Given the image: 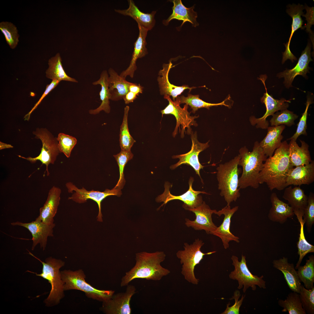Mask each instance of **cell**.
<instances>
[{
  "label": "cell",
  "instance_id": "obj_4",
  "mask_svg": "<svg viewBox=\"0 0 314 314\" xmlns=\"http://www.w3.org/2000/svg\"><path fill=\"white\" fill-rule=\"evenodd\" d=\"M240 158L239 154L229 161L219 164L216 169L220 195L224 197L227 205H230L233 201H236L240 196L239 175L241 170L238 168Z\"/></svg>",
  "mask_w": 314,
  "mask_h": 314
},
{
  "label": "cell",
  "instance_id": "obj_23",
  "mask_svg": "<svg viewBox=\"0 0 314 314\" xmlns=\"http://www.w3.org/2000/svg\"><path fill=\"white\" fill-rule=\"evenodd\" d=\"M174 66H172L171 61L168 64H163V69L159 72V76L158 77L157 81L160 94L164 96H171L172 97L173 101H174L178 96L181 94L185 90L189 89L190 91L196 87H189L186 85L178 86L171 84L168 79V74L170 69Z\"/></svg>",
  "mask_w": 314,
  "mask_h": 314
},
{
  "label": "cell",
  "instance_id": "obj_7",
  "mask_svg": "<svg viewBox=\"0 0 314 314\" xmlns=\"http://www.w3.org/2000/svg\"><path fill=\"white\" fill-rule=\"evenodd\" d=\"M60 273L64 291L80 290L84 292L87 297L103 302L110 299L114 293L113 290H99L91 286L85 281V275L81 270H65L60 272Z\"/></svg>",
  "mask_w": 314,
  "mask_h": 314
},
{
  "label": "cell",
  "instance_id": "obj_13",
  "mask_svg": "<svg viewBox=\"0 0 314 314\" xmlns=\"http://www.w3.org/2000/svg\"><path fill=\"white\" fill-rule=\"evenodd\" d=\"M136 290L134 286L128 284L125 292L114 294L110 299L103 302L102 311L107 314H131L130 301Z\"/></svg>",
  "mask_w": 314,
  "mask_h": 314
},
{
  "label": "cell",
  "instance_id": "obj_9",
  "mask_svg": "<svg viewBox=\"0 0 314 314\" xmlns=\"http://www.w3.org/2000/svg\"><path fill=\"white\" fill-rule=\"evenodd\" d=\"M33 133L35 135V138L40 139L42 143V147L40 154L34 158L30 157L26 158L20 155L18 156L31 163H34L37 160L40 161L42 164L46 165L47 175L48 176L49 174L48 166L50 164L54 163L60 152L58 147V140L46 129H38L33 132Z\"/></svg>",
  "mask_w": 314,
  "mask_h": 314
},
{
  "label": "cell",
  "instance_id": "obj_2",
  "mask_svg": "<svg viewBox=\"0 0 314 314\" xmlns=\"http://www.w3.org/2000/svg\"><path fill=\"white\" fill-rule=\"evenodd\" d=\"M165 257V254L162 251L152 253L144 251L136 254L135 264L122 278L121 286H127L137 279L159 281L168 275L170 272V270L161 265Z\"/></svg>",
  "mask_w": 314,
  "mask_h": 314
},
{
  "label": "cell",
  "instance_id": "obj_42",
  "mask_svg": "<svg viewBox=\"0 0 314 314\" xmlns=\"http://www.w3.org/2000/svg\"><path fill=\"white\" fill-rule=\"evenodd\" d=\"M133 156L131 151L122 150L118 154L113 155L118 166L119 172V179L115 187L121 190L123 187L125 183L124 173V167L128 162L132 158Z\"/></svg>",
  "mask_w": 314,
  "mask_h": 314
},
{
  "label": "cell",
  "instance_id": "obj_47",
  "mask_svg": "<svg viewBox=\"0 0 314 314\" xmlns=\"http://www.w3.org/2000/svg\"><path fill=\"white\" fill-rule=\"evenodd\" d=\"M240 296V292L238 290H236L234 293V295L230 299H234L235 301L234 304L231 307L229 306L230 304L229 302L226 305V308L223 313L221 314H239L240 308L241 306L243 300L245 297V295H242L241 299L238 300Z\"/></svg>",
  "mask_w": 314,
  "mask_h": 314
},
{
  "label": "cell",
  "instance_id": "obj_28",
  "mask_svg": "<svg viewBox=\"0 0 314 314\" xmlns=\"http://www.w3.org/2000/svg\"><path fill=\"white\" fill-rule=\"evenodd\" d=\"M129 7L126 9L115 10L117 12L125 16H129L134 19L138 23L148 31L154 26L156 21L154 19L156 11L150 13H145L141 11L132 0H128Z\"/></svg>",
  "mask_w": 314,
  "mask_h": 314
},
{
  "label": "cell",
  "instance_id": "obj_50",
  "mask_svg": "<svg viewBox=\"0 0 314 314\" xmlns=\"http://www.w3.org/2000/svg\"><path fill=\"white\" fill-rule=\"evenodd\" d=\"M143 88L140 84L132 83L129 87V91L134 93L138 96L140 93H142Z\"/></svg>",
  "mask_w": 314,
  "mask_h": 314
},
{
  "label": "cell",
  "instance_id": "obj_39",
  "mask_svg": "<svg viewBox=\"0 0 314 314\" xmlns=\"http://www.w3.org/2000/svg\"><path fill=\"white\" fill-rule=\"evenodd\" d=\"M299 222L300 225V233L297 246L299 257L295 268L297 269L300 265L303 258L307 254L314 252V246L309 243L305 238L304 228L305 223L303 220H301Z\"/></svg>",
  "mask_w": 314,
  "mask_h": 314
},
{
  "label": "cell",
  "instance_id": "obj_17",
  "mask_svg": "<svg viewBox=\"0 0 314 314\" xmlns=\"http://www.w3.org/2000/svg\"><path fill=\"white\" fill-rule=\"evenodd\" d=\"M11 224L13 226H18L24 227L31 233L32 236L33 244L31 249L33 250L38 244L41 248L44 250L46 247L47 238L49 237L53 236V229L55 224H48L35 220L31 222L24 223L17 221L13 222Z\"/></svg>",
  "mask_w": 314,
  "mask_h": 314
},
{
  "label": "cell",
  "instance_id": "obj_24",
  "mask_svg": "<svg viewBox=\"0 0 314 314\" xmlns=\"http://www.w3.org/2000/svg\"><path fill=\"white\" fill-rule=\"evenodd\" d=\"M314 181V161L302 166L293 167L288 173L286 187L291 185L300 186L309 185Z\"/></svg>",
  "mask_w": 314,
  "mask_h": 314
},
{
  "label": "cell",
  "instance_id": "obj_33",
  "mask_svg": "<svg viewBox=\"0 0 314 314\" xmlns=\"http://www.w3.org/2000/svg\"><path fill=\"white\" fill-rule=\"evenodd\" d=\"M108 77L107 72L106 70L102 72L99 79L92 83L94 85H100L101 89L99 95L101 103L100 106L94 109L89 110V113L92 115H96L103 110L107 113H110V96L108 89Z\"/></svg>",
  "mask_w": 314,
  "mask_h": 314
},
{
  "label": "cell",
  "instance_id": "obj_5",
  "mask_svg": "<svg viewBox=\"0 0 314 314\" xmlns=\"http://www.w3.org/2000/svg\"><path fill=\"white\" fill-rule=\"evenodd\" d=\"M28 254L39 260L43 265L42 273L40 274L27 271L35 274L47 280L51 285V289L47 297L44 302L45 306L50 307L58 304L60 300L64 297L63 283L62 280L60 268L65 265L62 260L49 257L45 260V262L42 261L34 255L30 251Z\"/></svg>",
  "mask_w": 314,
  "mask_h": 314
},
{
  "label": "cell",
  "instance_id": "obj_36",
  "mask_svg": "<svg viewBox=\"0 0 314 314\" xmlns=\"http://www.w3.org/2000/svg\"><path fill=\"white\" fill-rule=\"evenodd\" d=\"M279 305L283 309V312H288L289 314H306L301 301L299 294L292 292L289 293L284 300L280 299Z\"/></svg>",
  "mask_w": 314,
  "mask_h": 314
},
{
  "label": "cell",
  "instance_id": "obj_26",
  "mask_svg": "<svg viewBox=\"0 0 314 314\" xmlns=\"http://www.w3.org/2000/svg\"><path fill=\"white\" fill-rule=\"evenodd\" d=\"M273 267L283 274L287 285L291 290L299 293L301 286L297 272L293 263H288L287 258L283 257L272 262Z\"/></svg>",
  "mask_w": 314,
  "mask_h": 314
},
{
  "label": "cell",
  "instance_id": "obj_44",
  "mask_svg": "<svg viewBox=\"0 0 314 314\" xmlns=\"http://www.w3.org/2000/svg\"><path fill=\"white\" fill-rule=\"evenodd\" d=\"M57 139L58 142V147L59 151L63 153L67 158H69L72 149L76 144V139L72 136L60 133Z\"/></svg>",
  "mask_w": 314,
  "mask_h": 314
},
{
  "label": "cell",
  "instance_id": "obj_46",
  "mask_svg": "<svg viewBox=\"0 0 314 314\" xmlns=\"http://www.w3.org/2000/svg\"><path fill=\"white\" fill-rule=\"evenodd\" d=\"M313 103L311 98L307 97L306 104V108L299 122L297 124V128L295 133L288 140H293L296 141L297 138L301 135H307V119L308 115V110L310 104Z\"/></svg>",
  "mask_w": 314,
  "mask_h": 314
},
{
  "label": "cell",
  "instance_id": "obj_25",
  "mask_svg": "<svg viewBox=\"0 0 314 314\" xmlns=\"http://www.w3.org/2000/svg\"><path fill=\"white\" fill-rule=\"evenodd\" d=\"M286 11L288 14L292 18V21L290 37L288 42L284 44L286 47V50L283 53L282 64L288 59L291 60L292 62H293L294 60L297 59L290 50V42L295 32L299 28L303 29V27L302 25L303 21L301 16L303 14V10L304 8V6L299 4L297 5L293 4L292 5H289Z\"/></svg>",
  "mask_w": 314,
  "mask_h": 314
},
{
  "label": "cell",
  "instance_id": "obj_52",
  "mask_svg": "<svg viewBox=\"0 0 314 314\" xmlns=\"http://www.w3.org/2000/svg\"><path fill=\"white\" fill-rule=\"evenodd\" d=\"M13 147V146L10 144H8L0 142V149L2 150L7 148H10Z\"/></svg>",
  "mask_w": 314,
  "mask_h": 314
},
{
  "label": "cell",
  "instance_id": "obj_38",
  "mask_svg": "<svg viewBox=\"0 0 314 314\" xmlns=\"http://www.w3.org/2000/svg\"><path fill=\"white\" fill-rule=\"evenodd\" d=\"M129 107L126 106L124 109V115L120 126L119 141L122 150L131 151V149L135 141L131 135L128 129V116Z\"/></svg>",
  "mask_w": 314,
  "mask_h": 314
},
{
  "label": "cell",
  "instance_id": "obj_6",
  "mask_svg": "<svg viewBox=\"0 0 314 314\" xmlns=\"http://www.w3.org/2000/svg\"><path fill=\"white\" fill-rule=\"evenodd\" d=\"M204 244L203 241L199 238L195 239L191 244L185 242L184 249L179 250L176 254V257L180 260L182 265L181 274L186 281L194 285L198 284L199 280L195 277L194 274L196 266L199 263L204 256L216 252L213 251L203 253L201 249Z\"/></svg>",
  "mask_w": 314,
  "mask_h": 314
},
{
  "label": "cell",
  "instance_id": "obj_3",
  "mask_svg": "<svg viewBox=\"0 0 314 314\" xmlns=\"http://www.w3.org/2000/svg\"><path fill=\"white\" fill-rule=\"evenodd\" d=\"M240 158L238 165L242 168V174L239 179V187L245 189L251 187L257 189L259 186L260 172L267 157L265 155L259 143L255 142L252 151H249L245 146L239 150Z\"/></svg>",
  "mask_w": 314,
  "mask_h": 314
},
{
  "label": "cell",
  "instance_id": "obj_48",
  "mask_svg": "<svg viewBox=\"0 0 314 314\" xmlns=\"http://www.w3.org/2000/svg\"><path fill=\"white\" fill-rule=\"evenodd\" d=\"M60 81L56 80H52L50 84L47 85L45 90L43 94L40 99L39 101L35 104V106L30 111L24 116L25 120H28L29 119L30 115L33 111H34L37 107L38 106L41 102L42 101L51 90L53 89L59 83Z\"/></svg>",
  "mask_w": 314,
  "mask_h": 314
},
{
  "label": "cell",
  "instance_id": "obj_22",
  "mask_svg": "<svg viewBox=\"0 0 314 314\" xmlns=\"http://www.w3.org/2000/svg\"><path fill=\"white\" fill-rule=\"evenodd\" d=\"M138 26L139 34L134 43V49L130 64L128 68L122 71L119 75L124 79L128 76L133 78L135 72L137 68L136 65L137 60L139 58L144 57L148 53L146 47V38L148 31L139 24H138Z\"/></svg>",
  "mask_w": 314,
  "mask_h": 314
},
{
  "label": "cell",
  "instance_id": "obj_32",
  "mask_svg": "<svg viewBox=\"0 0 314 314\" xmlns=\"http://www.w3.org/2000/svg\"><path fill=\"white\" fill-rule=\"evenodd\" d=\"M289 144V155L290 163L293 167L308 164L311 161L308 144L300 140L301 144L299 147L296 141L290 140Z\"/></svg>",
  "mask_w": 314,
  "mask_h": 314
},
{
  "label": "cell",
  "instance_id": "obj_19",
  "mask_svg": "<svg viewBox=\"0 0 314 314\" xmlns=\"http://www.w3.org/2000/svg\"><path fill=\"white\" fill-rule=\"evenodd\" d=\"M238 206H236L231 208L230 205H226L221 210L216 211L214 214L219 216L224 215L222 224L217 227L212 234L219 237L222 240L224 248L229 247V242L233 241L237 243L240 242L239 238L234 235L230 230L231 219L234 214L238 210Z\"/></svg>",
  "mask_w": 314,
  "mask_h": 314
},
{
  "label": "cell",
  "instance_id": "obj_45",
  "mask_svg": "<svg viewBox=\"0 0 314 314\" xmlns=\"http://www.w3.org/2000/svg\"><path fill=\"white\" fill-rule=\"evenodd\" d=\"M308 231L310 233L314 223V194L311 192L308 197V204L303 216Z\"/></svg>",
  "mask_w": 314,
  "mask_h": 314
},
{
  "label": "cell",
  "instance_id": "obj_14",
  "mask_svg": "<svg viewBox=\"0 0 314 314\" xmlns=\"http://www.w3.org/2000/svg\"><path fill=\"white\" fill-rule=\"evenodd\" d=\"M186 210L194 213L196 216L194 220L185 219V224L187 227L196 230H204L208 234H212L216 230L217 226L213 222L212 215L217 210L211 209L205 201L195 208Z\"/></svg>",
  "mask_w": 314,
  "mask_h": 314
},
{
  "label": "cell",
  "instance_id": "obj_10",
  "mask_svg": "<svg viewBox=\"0 0 314 314\" xmlns=\"http://www.w3.org/2000/svg\"><path fill=\"white\" fill-rule=\"evenodd\" d=\"M65 185L68 192L72 193L71 196L69 197L68 199L78 204L85 203L89 199L97 203L99 208L97 220L99 222L103 221L101 208L102 201L108 196L115 195L119 197L122 194L121 189L115 187L111 190L106 189L104 191L101 192L93 190H88L84 187L80 189L70 182L67 183Z\"/></svg>",
  "mask_w": 314,
  "mask_h": 314
},
{
  "label": "cell",
  "instance_id": "obj_43",
  "mask_svg": "<svg viewBox=\"0 0 314 314\" xmlns=\"http://www.w3.org/2000/svg\"><path fill=\"white\" fill-rule=\"evenodd\" d=\"M302 307L306 313L314 314V288L308 290L301 284L299 293Z\"/></svg>",
  "mask_w": 314,
  "mask_h": 314
},
{
  "label": "cell",
  "instance_id": "obj_21",
  "mask_svg": "<svg viewBox=\"0 0 314 314\" xmlns=\"http://www.w3.org/2000/svg\"><path fill=\"white\" fill-rule=\"evenodd\" d=\"M61 189L53 186L49 190L47 199L40 209V214L35 220L48 224H53L60 199Z\"/></svg>",
  "mask_w": 314,
  "mask_h": 314
},
{
  "label": "cell",
  "instance_id": "obj_18",
  "mask_svg": "<svg viewBox=\"0 0 314 314\" xmlns=\"http://www.w3.org/2000/svg\"><path fill=\"white\" fill-rule=\"evenodd\" d=\"M311 43L308 41L305 49L302 51L295 66L291 69H286L278 73L277 76L279 78L283 77L284 83L286 87L289 88L292 87V83L295 78L298 75H301L306 77V74L309 72L310 68L309 67L310 62L313 60L311 57Z\"/></svg>",
  "mask_w": 314,
  "mask_h": 314
},
{
  "label": "cell",
  "instance_id": "obj_30",
  "mask_svg": "<svg viewBox=\"0 0 314 314\" xmlns=\"http://www.w3.org/2000/svg\"><path fill=\"white\" fill-rule=\"evenodd\" d=\"M285 128V126L283 125L267 128L266 136L259 143L267 157L272 156L275 150L281 145L283 138L281 134Z\"/></svg>",
  "mask_w": 314,
  "mask_h": 314
},
{
  "label": "cell",
  "instance_id": "obj_49",
  "mask_svg": "<svg viewBox=\"0 0 314 314\" xmlns=\"http://www.w3.org/2000/svg\"><path fill=\"white\" fill-rule=\"evenodd\" d=\"M304 8L306 10V13L305 15L303 14L302 16L306 17L307 23L306 25L303 26V29L306 28V31L311 34L312 32L311 29V27L312 25L314 24V7H309L305 6Z\"/></svg>",
  "mask_w": 314,
  "mask_h": 314
},
{
  "label": "cell",
  "instance_id": "obj_51",
  "mask_svg": "<svg viewBox=\"0 0 314 314\" xmlns=\"http://www.w3.org/2000/svg\"><path fill=\"white\" fill-rule=\"evenodd\" d=\"M138 96V95L135 93L129 91L124 97L123 99L126 104H129L133 102L137 98Z\"/></svg>",
  "mask_w": 314,
  "mask_h": 314
},
{
  "label": "cell",
  "instance_id": "obj_1",
  "mask_svg": "<svg viewBox=\"0 0 314 314\" xmlns=\"http://www.w3.org/2000/svg\"><path fill=\"white\" fill-rule=\"evenodd\" d=\"M289 148V144L284 141L274 155L267 158L259 174L260 184L266 183L271 191L274 189L280 191L286 187L288 174L294 167L290 162Z\"/></svg>",
  "mask_w": 314,
  "mask_h": 314
},
{
  "label": "cell",
  "instance_id": "obj_15",
  "mask_svg": "<svg viewBox=\"0 0 314 314\" xmlns=\"http://www.w3.org/2000/svg\"><path fill=\"white\" fill-rule=\"evenodd\" d=\"M190 135L192 143L191 149L186 153L173 156L172 157L173 158H179V160L175 164L171 165L170 168L172 170L174 169L183 164L190 165L194 169L203 182L200 175V171L201 169H203L204 166L200 163L198 156L201 152L209 147V142L206 143L199 142L197 139L196 132L194 133L192 132Z\"/></svg>",
  "mask_w": 314,
  "mask_h": 314
},
{
  "label": "cell",
  "instance_id": "obj_8",
  "mask_svg": "<svg viewBox=\"0 0 314 314\" xmlns=\"http://www.w3.org/2000/svg\"><path fill=\"white\" fill-rule=\"evenodd\" d=\"M231 259L234 270L231 272L229 276L230 279L238 281V289H241L243 287V291L245 293L249 287L253 290H255L256 286L260 288H266V282L263 279V276L258 277L252 274L247 267L245 256L242 255L240 261H239L238 258L235 255L232 256Z\"/></svg>",
  "mask_w": 314,
  "mask_h": 314
},
{
  "label": "cell",
  "instance_id": "obj_20",
  "mask_svg": "<svg viewBox=\"0 0 314 314\" xmlns=\"http://www.w3.org/2000/svg\"><path fill=\"white\" fill-rule=\"evenodd\" d=\"M283 198L288 202L299 222L303 220L305 209L308 201V197L300 186H291L285 188Z\"/></svg>",
  "mask_w": 314,
  "mask_h": 314
},
{
  "label": "cell",
  "instance_id": "obj_29",
  "mask_svg": "<svg viewBox=\"0 0 314 314\" xmlns=\"http://www.w3.org/2000/svg\"><path fill=\"white\" fill-rule=\"evenodd\" d=\"M270 200L272 206L268 214L270 220L283 224L288 218L293 216L294 214L291 207L288 204L279 199L276 193L271 194Z\"/></svg>",
  "mask_w": 314,
  "mask_h": 314
},
{
  "label": "cell",
  "instance_id": "obj_16",
  "mask_svg": "<svg viewBox=\"0 0 314 314\" xmlns=\"http://www.w3.org/2000/svg\"><path fill=\"white\" fill-rule=\"evenodd\" d=\"M193 181V178L190 177L189 181V189L184 194L179 196L172 195L169 190L170 185L168 184H166L165 186L164 192L157 197L156 201L158 202H163V205L174 200H180L184 202L183 207L185 210L188 208H195L198 206L203 201L202 197L199 194L200 193H207L204 191L194 190L192 187Z\"/></svg>",
  "mask_w": 314,
  "mask_h": 314
},
{
  "label": "cell",
  "instance_id": "obj_11",
  "mask_svg": "<svg viewBox=\"0 0 314 314\" xmlns=\"http://www.w3.org/2000/svg\"><path fill=\"white\" fill-rule=\"evenodd\" d=\"M164 98L168 101L169 104L164 109L161 110L162 117L164 114H172L174 116L176 120V126L172 133L173 137H175L177 134L178 128H179V132H180V125L181 127V138L184 137V133L186 128H187L188 134H190L192 132L191 126H196L198 125L195 119L198 118L199 116H191L190 112L189 113L188 110V105L185 104L183 107L182 108L177 101H172L169 95H164Z\"/></svg>",
  "mask_w": 314,
  "mask_h": 314
},
{
  "label": "cell",
  "instance_id": "obj_35",
  "mask_svg": "<svg viewBox=\"0 0 314 314\" xmlns=\"http://www.w3.org/2000/svg\"><path fill=\"white\" fill-rule=\"evenodd\" d=\"M230 98V96L222 102L216 104H213L206 102L199 98V95H192L188 94L187 97L184 96L180 97L178 96L175 101L180 104H185L189 106L192 109V112L195 113L199 108H204L209 110L210 107L213 106L223 105L229 107V105L226 104L225 102L229 99Z\"/></svg>",
  "mask_w": 314,
  "mask_h": 314
},
{
  "label": "cell",
  "instance_id": "obj_37",
  "mask_svg": "<svg viewBox=\"0 0 314 314\" xmlns=\"http://www.w3.org/2000/svg\"><path fill=\"white\" fill-rule=\"evenodd\" d=\"M297 269L299 279L304 283L305 288L309 290L314 288V256L311 255L309 256L305 265H300Z\"/></svg>",
  "mask_w": 314,
  "mask_h": 314
},
{
  "label": "cell",
  "instance_id": "obj_41",
  "mask_svg": "<svg viewBox=\"0 0 314 314\" xmlns=\"http://www.w3.org/2000/svg\"><path fill=\"white\" fill-rule=\"evenodd\" d=\"M0 29L10 48L15 49L19 41V35L17 27L11 22H2L0 23Z\"/></svg>",
  "mask_w": 314,
  "mask_h": 314
},
{
  "label": "cell",
  "instance_id": "obj_27",
  "mask_svg": "<svg viewBox=\"0 0 314 314\" xmlns=\"http://www.w3.org/2000/svg\"><path fill=\"white\" fill-rule=\"evenodd\" d=\"M171 1L173 3V6L172 7V13L167 19L163 21L164 25H168L171 20L175 19L183 21L182 23L180 26V27L185 22H187L190 23L192 26L194 27L199 25V24L196 20L197 17V13L193 10L194 6L188 8L183 5L181 0Z\"/></svg>",
  "mask_w": 314,
  "mask_h": 314
},
{
  "label": "cell",
  "instance_id": "obj_31",
  "mask_svg": "<svg viewBox=\"0 0 314 314\" xmlns=\"http://www.w3.org/2000/svg\"><path fill=\"white\" fill-rule=\"evenodd\" d=\"M108 89L110 99L116 101L122 99L129 91V87L132 83L126 81L119 75L112 68L108 70Z\"/></svg>",
  "mask_w": 314,
  "mask_h": 314
},
{
  "label": "cell",
  "instance_id": "obj_40",
  "mask_svg": "<svg viewBox=\"0 0 314 314\" xmlns=\"http://www.w3.org/2000/svg\"><path fill=\"white\" fill-rule=\"evenodd\" d=\"M277 111L272 116L270 122L271 126L286 125L290 126L295 124L294 121L298 115L287 109Z\"/></svg>",
  "mask_w": 314,
  "mask_h": 314
},
{
  "label": "cell",
  "instance_id": "obj_12",
  "mask_svg": "<svg viewBox=\"0 0 314 314\" xmlns=\"http://www.w3.org/2000/svg\"><path fill=\"white\" fill-rule=\"evenodd\" d=\"M267 78L266 75H262L258 78L261 81L265 89L266 92L261 98V101L265 106L266 112L261 117L256 118L254 116H251L249 118V121L252 125H256L257 128L263 129H267L269 127V122L266 120L267 117L272 115L277 111L287 109L289 106L288 103H290V100H287L283 98L276 99L269 95L267 93L265 83Z\"/></svg>",
  "mask_w": 314,
  "mask_h": 314
},
{
  "label": "cell",
  "instance_id": "obj_34",
  "mask_svg": "<svg viewBox=\"0 0 314 314\" xmlns=\"http://www.w3.org/2000/svg\"><path fill=\"white\" fill-rule=\"evenodd\" d=\"M48 64L49 68L46 72V76L48 78L60 81L78 82L76 79L69 76L65 73L62 66V59L59 53L49 60Z\"/></svg>",
  "mask_w": 314,
  "mask_h": 314
}]
</instances>
